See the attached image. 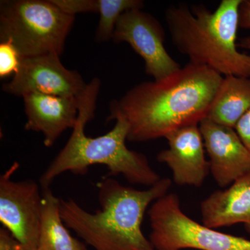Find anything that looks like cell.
Instances as JSON below:
<instances>
[{
	"label": "cell",
	"mask_w": 250,
	"mask_h": 250,
	"mask_svg": "<svg viewBox=\"0 0 250 250\" xmlns=\"http://www.w3.org/2000/svg\"><path fill=\"white\" fill-rule=\"evenodd\" d=\"M223 78L210 67L189 62L170 76L143 82L113 100L108 121L124 120L131 142L166 138L207 118Z\"/></svg>",
	"instance_id": "1"
},
{
	"label": "cell",
	"mask_w": 250,
	"mask_h": 250,
	"mask_svg": "<svg viewBox=\"0 0 250 250\" xmlns=\"http://www.w3.org/2000/svg\"><path fill=\"white\" fill-rule=\"evenodd\" d=\"M171 185L170 179H161L138 190L106 177L98 184L100 209L90 213L70 198L61 200V215L67 228L95 250H156L141 227L148 207L168 193Z\"/></svg>",
	"instance_id": "2"
},
{
	"label": "cell",
	"mask_w": 250,
	"mask_h": 250,
	"mask_svg": "<svg viewBox=\"0 0 250 250\" xmlns=\"http://www.w3.org/2000/svg\"><path fill=\"white\" fill-rule=\"evenodd\" d=\"M100 81L94 78L80 98L78 118L70 139L40 178L41 188H48L64 172L85 174L90 166H106L111 176L121 175L132 184L152 187L161 180L144 154L126 147L129 126L124 120H116L114 127L106 134L91 138L85 136V125L94 116Z\"/></svg>",
	"instance_id": "3"
},
{
	"label": "cell",
	"mask_w": 250,
	"mask_h": 250,
	"mask_svg": "<svg viewBox=\"0 0 250 250\" xmlns=\"http://www.w3.org/2000/svg\"><path fill=\"white\" fill-rule=\"evenodd\" d=\"M241 2L222 0L214 12L202 4L170 6L165 16L172 43L192 63L250 78V55L237 49Z\"/></svg>",
	"instance_id": "4"
},
{
	"label": "cell",
	"mask_w": 250,
	"mask_h": 250,
	"mask_svg": "<svg viewBox=\"0 0 250 250\" xmlns=\"http://www.w3.org/2000/svg\"><path fill=\"white\" fill-rule=\"evenodd\" d=\"M75 20L51 0L1 1L0 40L11 42L22 57L61 56Z\"/></svg>",
	"instance_id": "5"
},
{
	"label": "cell",
	"mask_w": 250,
	"mask_h": 250,
	"mask_svg": "<svg viewBox=\"0 0 250 250\" xmlns=\"http://www.w3.org/2000/svg\"><path fill=\"white\" fill-rule=\"evenodd\" d=\"M149 241L156 250H250V241L197 223L181 208L178 195L167 193L151 205Z\"/></svg>",
	"instance_id": "6"
},
{
	"label": "cell",
	"mask_w": 250,
	"mask_h": 250,
	"mask_svg": "<svg viewBox=\"0 0 250 250\" xmlns=\"http://www.w3.org/2000/svg\"><path fill=\"white\" fill-rule=\"evenodd\" d=\"M14 163L0 177V222L26 250H38L42 195L34 181H14Z\"/></svg>",
	"instance_id": "7"
},
{
	"label": "cell",
	"mask_w": 250,
	"mask_h": 250,
	"mask_svg": "<svg viewBox=\"0 0 250 250\" xmlns=\"http://www.w3.org/2000/svg\"><path fill=\"white\" fill-rule=\"evenodd\" d=\"M166 32L162 24L142 9L129 10L122 14L113 33L116 43L127 42L145 61L146 72L154 80L170 76L181 68L166 50Z\"/></svg>",
	"instance_id": "8"
},
{
	"label": "cell",
	"mask_w": 250,
	"mask_h": 250,
	"mask_svg": "<svg viewBox=\"0 0 250 250\" xmlns=\"http://www.w3.org/2000/svg\"><path fill=\"white\" fill-rule=\"evenodd\" d=\"M86 87L80 74L64 67L60 56L49 54L22 57L18 71L2 90L21 97L37 93L80 98Z\"/></svg>",
	"instance_id": "9"
},
{
	"label": "cell",
	"mask_w": 250,
	"mask_h": 250,
	"mask_svg": "<svg viewBox=\"0 0 250 250\" xmlns=\"http://www.w3.org/2000/svg\"><path fill=\"white\" fill-rule=\"evenodd\" d=\"M210 172L220 188L250 174V152L233 128L205 118L199 124Z\"/></svg>",
	"instance_id": "10"
},
{
	"label": "cell",
	"mask_w": 250,
	"mask_h": 250,
	"mask_svg": "<svg viewBox=\"0 0 250 250\" xmlns=\"http://www.w3.org/2000/svg\"><path fill=\"white\" fill-rule=\"evenodd\" d=\"M168 149L157 155L159 162L166 164L172 172L174 183L179 186L199 188L210 172L209 161L199 125H190L172 131L166 136Z\"/></svg>",
	"instance_id": "11"
},
{
	"label": "cell",
	"mask_w": 250,
	"mask_h": 250,
	"mask_svg": "<svg viewBox=\"0 0 250 250\" xmlns=\"http://www.w3.org/2000/svg\"><path fill=\"white\" fill-rule=\"evenodd\" d=\"M22 98L27 118L24 129L42 134L46 147L53 146L63 131L75 127L80 98L34 93Z\"/></svg>",
	"instance_id": "12"
},
{
	"label": "cell",
	"mask_w": 250,
	"mask_h": 250,
	"mask_svg": "<svg viewBox=\"0 0 250 250\" xmlns=\"http://www.w3.org/2000/svg\"><path fill=\"white\" fill-rule=\"evenodd\" d=\"M202 224L215 229L244 224L250 233V174L224 190H215L200 205Z\"/></svg>",
	"instance_id": "13"
},
{
	"label": "cell",
	"mask_w": 250,
	"mask_h": 250,
	"mask_svg": "<svg viewBox=\"0 0 250 250\" xmlns=\"http://www.w3.org/2000/svg\"><path fill=\"white\" fill-rule=\"evenodd\" d=\"M250 109V79L229 75L223 78L207 118L233 128Z\"/></svg>",
	"instance_id": "14"
},
{
	"label": "cell",
	"mask_w": 250,
	"mask_h": 250,
	"mask_svg": "<svg viewBox=\"0 0 250 250\" xmlns=\"http://www.w3.org/2000/svg\"><path fill=\"white\" fill-rule=\"evenodd\" d=\"M38 250H86L85 245L67 230L60 212L61 199L51 189H42Z\"/></svg>",
	"instance_id": "15"
},
{
	"label": "cell",
	"mask_w": 250,
	"mask_h": 250,
	"mask_svg": "<svg viewBox=\"0 0 250 250\" xmlns=\"http://www.w3.org/2000/svg\"><path fill=\"white\" fill-rule=\"evenodd\" d=\"M100 22L95 39L98 42H106L113 39V33L122 14L129 10L142 9L144 3L141 0H98Z\"/></svg>",
	"instance_id": "16"
},
{
	"label": "cell",
	"mask_w": 250,
	"mask_h": 250,
	"mask_svg": "<svg viewBox=\"0 0 250 250\" xmlns=\"http://www.w3.org/2000/svg\"><path fill=\"white\" fill-rule=\"evenodd\" d=\"M21 57L18 49L11 42H0V77L4 78L16 74L21 64Z\"/></svg>",
	"instance_id": "17"
},
{
	"label": "cell",
	"mask_w": 250,
	"mask_h": 250,
	"mask_svg": "<svg viewBox=\"0 0 250 250\" xmlns=\"http://www.w3.org/2000/svg\"><path fill=\"white\" fill-rule=\"evenodd\" d=\"M65 14L75 16L84 12H98V0H51Z\"/></svg>",
	"instance_id": "18"
},
{
	"label": "cell",
	"mask_w": 250,
	"mask_h": 250,
	"mask_svg": "<svg viewBox=\"0 0 250 250\" xmlns=\"http://www.w3.org/2000/svg\"><path fill=\"white\" fill-rule=\"evenodd\" d=\"M234 129L242 142L250 152V109L237 123Z\"/></svg>",
	"instance_id": "19"
},
{
	"label": "cell",
	"mask_w": 250,
	"mask_h": 250,
	"mask_svg": "<svg viewBox=\"0 0 250 250\" xmlns=\"http://www.w3.org/2000/svg\"><path fill=\"white\" fill-rule=\"evenodd\" d=\"M0 250H26L6 229H0Z\"/></svg>",
	"instance_id": "20"
},
{
	"label": "cell",
	"mask_w": 250,
	"mask_h": 250,
	"mask_svg": "<svg viewBox=\"0 0 250 250\" xmlns=\"http://www.w3.org/2000/svg\"><path fill=\"white\" fill-rule=\"evenodd\" d=\"M239 27L250 29V0H242L240 5Z\"/></svg>",
	"instance_id": "21"
},
{
	"label": "cell",
	"mask_w": 250,
	"mask_h": 250,
	"mask_svg": "<svg viewBox=\"0 0 250 250\" xmlns=\"http://www.w3.org/2000/svg\"><path fill=\"white\" fill-rule=\"evenodd\" d=\"M237 45H238V47H241V48L250 50V34L249 36H247L246 37L241 39Z\"/></svg>",
	"instance_id": "22"
},
{
	"label": "cell",
	"mask_w": 250,
	"mask_h": 250,
	"mask_svg": "<svg viewBox=\"0 0 250 250\" xmlns=\"http://www.w3.org/2000/svg\"></svg>",
	"instance_id": "23"
},
{
	"label": "cell",
	"mask_w": 250,
	"mask_h": 250,
	"mask_svg": "<svg viewBox=\"0 0 250 250\" xmlns=\"http://www.w3.org/2000/svg\"></svg>",
	"instance_id": "24"
}]
</instances>
